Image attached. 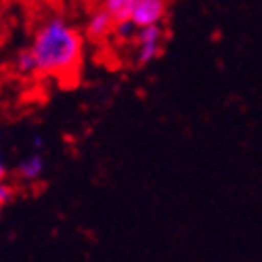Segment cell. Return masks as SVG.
Instances as JSON below:
<instances>
[{
  "label": "cell",
  "instance_id": "cell-1",
  "mask_svg": "<svg viewBox=\"0 0 262 262\" xmlns=\"http://www.w3.org/2000/svg\"><path fill=\"white\" fill-rule=\"evenodd\" d=\"M38 74L65 76L78 70L84 55V38L65 17H49L34 34L32 47Z\"/></svg>",
  "mask_w": 262,
  "mask_h": 262
},
{
  "label": "cell",
  "instance_id": "cell-2",
  "mask_svg": "<svg viewBox=\"0 0 262 262\" xmlns=\"http://www.w3.org/2000/svg\"><path fill=\"white\" fill-rule=\"evenodd\" d=\"M162 40H164L162 26L139 28V32H137V63L147 65L151 61H156L162 53Z\"/></svg>",
  "mask_w": 262,
  "mask_h": 262
},
{
  "label": "cell",
  "instance_id": "cell-3",
  "mask_svg": "<svg viewBox=\"0 0 262 262\" xmlns=\"http://www.w3.org/2000/svg\"><path fill=\"white\" fill-rule=\"evenodd\" d=\"M168 11V0H139L133 19L137 28H147V26H160Z\"/></svg>",
  "mask_w": 262,
  "mask_h": 262
},
{
  "label": "cell",
  "instance_id": "cell-4",
  "mask_svg": "<svg viewBox=\"0 0 262 262\" xmlns=\"http://www.w3.org/2000/svg\"><path fill=\"white\" fill-rule=\"evenodd\" d=\"M114 26H116V19L112 17V13L101 7L89 17V24H86V36H89V40H93V42H101L109 34H114Z\"/></svg>",
  "mask_w": 262,
  "mask_h": 262
},
{
  "label": "cell",
  "instance_id": "cell-5",
  "mask_svg": "<svg viewBox=\"0 0 262 262\" xmlns=\"http://www.w3.org/2000/svg\"><path fill=\"white\" fill-rule=\"evenodd\" d=\"M17 170L24 181H38L42 177V172H45V158H42V154H38V151H34L30 158H26L19 164Z\"/></svg>",
  "mask_w": 262,
  "mask_h": 262
},
{
  "label": "cell",
  "instance_id": "cell-6",
  "mask_svg": "<svg viewBox=\"0 0 262 262\" xmlns=\"http://www.w3.org/2000/svg\"><path fill=\"white\" fill-rule=\"evenodd\" d=\"M101 3H103V9L112 13V17L116 21H122V19L133 17V11L139 0H101Z\"/></svg>",
  "mask_w": 262,
  "mask_h": 262
},
{
  "label": "cell",
  "instance_id": "cell-7",
  "mask_svg": "<svg viewBox=\"0 0 262 262\" xmlns=\"http://www.w3.org/2000/svg\"><path fill=\"white\" fill-rule=\"evenodd\" d=\"M15 70L21 76H34V74H38V63H36V57H34L32 49H24V51L17 53V57H15Z\"/></svg>",
  "mask_w": 262,
  "mask_h": 262
},
{
  "label": "cell",
  "instance_id": "cell-8",
  "mask_svg": "<svg viewBox=\"0 0 262 262\" xmlns=\"http://www.w3.org/2000/svg\"><path fill=\"white\" fill-rule=\"evenodd\" d=\"M137 24L133 19H122V21H116V26H114V34L118 40L122 42H130V40H137Z\"/></svg>",
  "mask_w": 262,
  "mask_h": 262
},
{
  "label": "cell",
  "instance_id": "cell-9",
  "mask_svg": "<svg viewBox=\"0 0 262 262\" xmlns=\"http://www.w3.org/2000/svg\"><path fill=\"white\" fill-rule=\"evenodd\" d=\"M13 198H15V189L7 181H0V206H7Z\"/></svg>",
  "mask_w": 262,
  "mask_h": 262
},
{
  "label": "cell",
  "instance_id": "cell-10",
  "mask_svg": "<svg viewBox=\"0 0 262 262\" xmlns=\"http://www.w3.org/2000/svg\"><path fill=\"white\" fill-rule=\"evenodd\" d=\"M0 181H7V166H5L3 154H0Z\"/></svg>",
  "mask_w": 262,
  "mask_h": 262
},
{
  "label": "cell",
  "instance_id": "cell-11",
  "mask_svg": "<svg viewBox=\"0 0 262 262\" xmlns=\"http://www.w3.org/2000/svg\"><path fill=\"white\" fill-rule=\"evenodd\" d=\"M42 145H45V141H42L40 137H36V139H34V149L38 151V149H42Z\"/></svg>",
  "mask_w": 262,
  "mask_h": 262
},
{
  "label": "cell",
  "instance_id": "cell-12",
  "mask_svg": "<svg viewBox=\"0 0 262 262\" xmlns=\"http://www.w3.org/2000/svg\"><path fill=\"white\" fill-rule=\"evenodd\" d=\"M0 210H3V206H0Z\"/></svg>",
  "mask_w": 262,
  "mask_h": 262
}]
</instances>
